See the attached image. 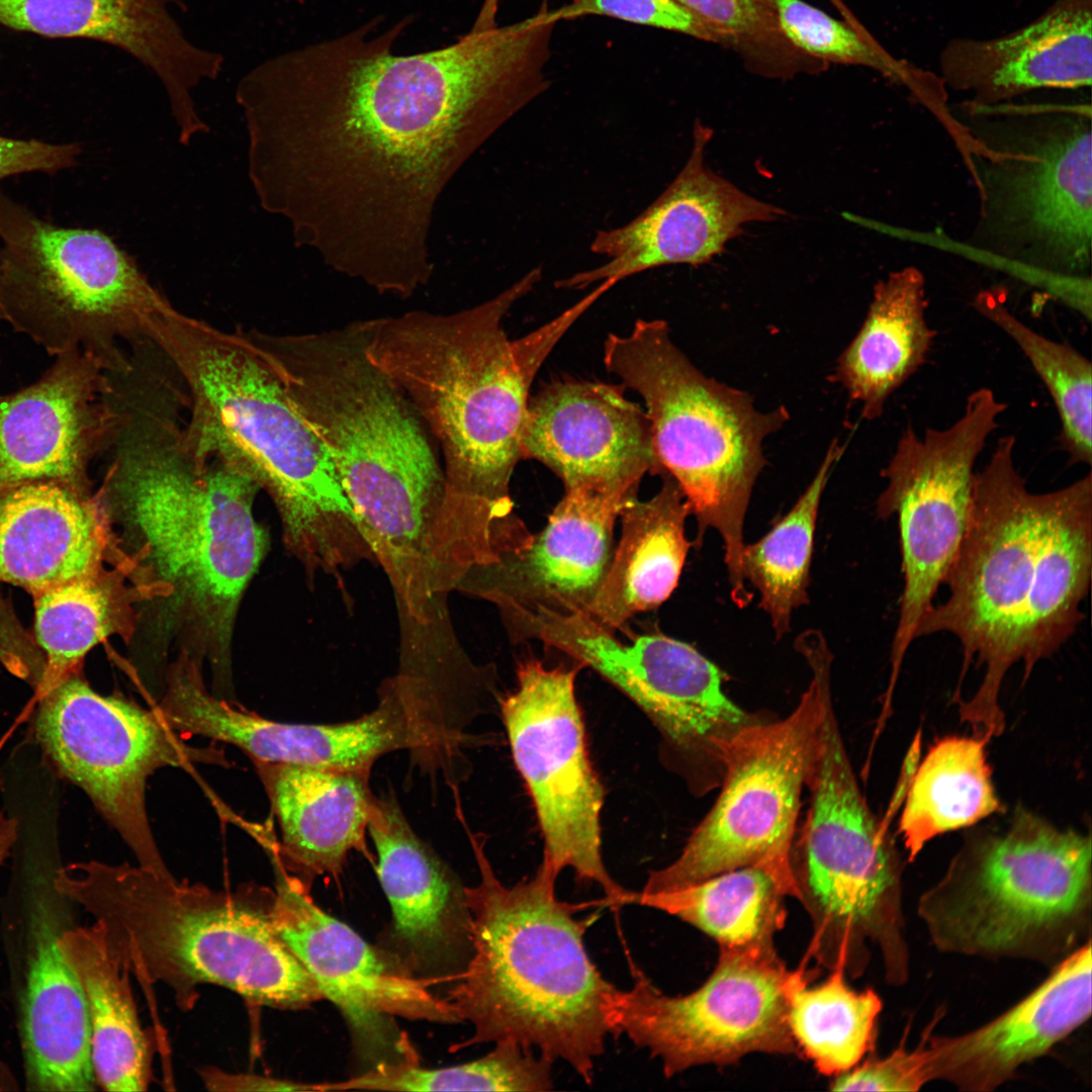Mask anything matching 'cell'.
Instances as JSON below:
<instances>
[{"label": "cell", "instance_id": "obj_28", "mask_svg": "<svg viewBox=\"0 0 1092 1092\" xmlns=\"http://www.w3.org/2000/svg\"><path fill=\"white\" fill-rule=\"evenodd\" d=\"M1091 26L1092 0H1059L1007 35L950 42L941 56L943 80L978 106L1007 103L1038 89L1089 87Z\"/></svg>", "mask_w": 1092, "mask_h": 1092}, {"label": "cell", "instance_id": "obj_21", "mask_svg": "<svg viewBox=\"0 0 1092 1092\" xmlns=\"http://www.w3.org/2000/svg\"><path fill=\"white\" fill-rule=\"evenodd\" d=\"M113 375L80 349L57 356L32 385L0 397V490L55 481L90 493L88 468L119 422Z\"/></svg>", "mask_w": 1092, "mask_h": 1092}, {"label": "cell", "instance_id": "obj_13", "mask_svg": "<svg viewBox=\"0 0 1092 1092\" xmlns=\"http://www.w3.org/2000/svg\"><path fill=\"white\" fill-rule=\"evenodd\" d=\"M806 787L810 805L790 866L811 944L830 957L895 946L904 935L902 860L860 791L831 697Z\"/></svg>", "mask_w": 1092, "mask_h": 1092}, {"label": "cell", "instance_id": "obj_12", "mask_svg": "<svg viewBox=\"0 0 1092 1092\" xmlns=\"http://www.w3.org/2000/svg\"><path fill=\"white\" fill-rule=\"evenodd\" d=\"M797 650L812 673L796 708L741 729L722 746L721 792L680 854L650 873L639 896L678 891L747 866L771 871L796 899L790 854L815 755L832 654L822 636Z\"/></svg>", "mask_w": 1092, "mask_h": 1092}, {"label": "cell", "instance_id": "obj_36", "mask_svg": "<svg viewBox=\"0 0 1092 1092\" xmlns=\"http://www.w3.org/2000/svg\"><path fill=\"white\" fill-rule=\"evenodd\" d=\"M36 639L47 661L39 691L74 672L86 653L110 636L130 641L151 601L126 558L34 595Z\"/></svg>", "mask_w": 1092, "mask_h": 1092}, {"label": "cell", "instance_id": "obj_26", "mask_svg": "<svg viewBox=\"0 0 1092 1092\" xmlns=\"http://www.w3.org/2000/svg\"><path fill=\"white\" fill-rule=\"evenodd\" d=\"M27 913L20 1032L25 1084L32 1091H93L90 1022L81 984L59 943L65 898L52 881Z\"/></svg>", "mask_w": 1092, "mask_h": 1092}, {"label": "cell", "instance_id": "obj_24", "mask_svg": "<svg viewBox=\"0 0 1092 1092\" xmlns=\"http://www.w3.org/2000/svg\"><path fill=\"white\" fill-rule=\"evenodd\" d=\"M564 489L544 529L525 548L472 568L456 588L493 603L500 613L584 612L609 567L620 512L637 495L593 486Z\"/></svg>", "mask_w": 1092, "mask_h": 1092}, {"label": "cell", "instance_id": "obj_6", "mask_svg": "<svg viewBox=\"0 0 1092 1092\" xmlns=\"http://www.w3.org/2000/svg\"><path fill=\"white\" fill-rule=\"evenodd\" d=\"M480 873L465 888L470 954L446 997L473 1036L463 1044L512 1041L562 1060L586 1082L595 1060L615 1034L618 990L590 960L585 924L575 905L558 900V876L544 863L512 887L493 872L478 838H471Z\"/></svg>", "mask_w": 1092, "mask_h": 1092}, {"label": "cell", "instance_id": "obj_34", "mask_svg": "<svg viewBox=\"0 0 1092 1092\" xmlns=\"http://www.w3.org/2000/svg\"><path fill=\"white\" fill-rule=\"evenodd\" d=\"M1092 570V475L1052 491L1039 571L1018 657L1024 681L1075 633Z\"/></svg>", "mask_w": 1092, "mask_h": 1092}, {"label": "cell", "instance_id": "obj_11", "mask_svg": "<svg viewBox=\"0 0 1092 1092\" xmlns=\"http://www.w3.org/2000/svg\"><path fill=\"white\" fill-rule=\"evenodd\" d=\"M0 320L52 355L80 349L111 374L171 302L135 260L97 229L65 228L0 190Z\"/></svg>", "mask_w": 1092, "mask_h": 1092}, {"label": "cell", "instance_id": "obj_30", "mask_svg": "<svg viewBox=\"0 0 1092 1092\" xmlns=\"http://www.w3.org/2000/svg\"><path fill=\"white\" fill-rule=\"evenodd\" d=\"M173 1L0 0V25L111 44L149 68L167 95L180 96L203 79L212 56L185 35L170 12Z\"/></svg>", "mask_w": 1092, "mask_h": 1092}, {"label": "cell", "instance_id": "obj_46", "mask_svg": "<svg viewBox=\"0 0 1092 1092\" xmlns=\"http://www.w3.org/2000/svg\"><path fill=\"white\" fill-rule=\"evenodd\" d=\"M903 1037L890 1055L868 1057L861 1064L838 1074L830 1082L832 1091H918L927 1083L919 1045L908 1050Z\"/></svg>", "mask_w": 1092, "mask_h": 1092}, {"label": "cell", "instance_id": "obj_5", "mask_svg": "<svg viewBox=\"0 0 1092 1092\" xmlns=\"http://www.w3.org/2000/svg\"><path fill=\"white\" fill-rule=\"evenodd\" d=\"M249 335L328 448L397 597L424 594L433 577L443 468L413 404L366 356L363 321L307 334Z\"/></svg>", "mask_w": 1092, "mask_h": 1092}, {"label": "cell", "instance_id": "obj_4", "mask_svg": "<svg viewBox=\"0 0 1092 1092\" xmlns=\"http://www.w3.org/2000/svg\"><path fill=\"white\" fill-rule=\"evenodd\" d=\"M146 339L185 385L187 446L270 495L306 571L339 576L370 556L328 448L247 330L222 331L170 304L150 318Z\"/></svg>", "mask_w": 1092, "mask_h": 1092}, {"label": "cell", "instance_id": "obj_14", "mask_svg": "<svg viewBox=\"0 0 1092 1092\" xmlns=\"http://www.w3.org/2000/svg\"><path fill=\"white\" fill-rule=\"evenodd\" d=\"M1016 439L1001 437L976 471L965 537L944 581L948 599L924 615L916 639L947 632L960 641L964 671L986 666L970 700L982 716L1000 711L999 692L1018 650L1039 571L1052 491L1030 492L1014 460Z\"/></svg>", "mask_w": 1092, "mask_h": 1092}, {"label": "cell", "instance_id": "obj_22", "mask_svg": "<svg viewBox=\"0 0 1092 1092\" xmlns=\"http://www.w3.org/2000/svg\"><path fill=\"white\" fill-rule=\"evenodd\" d=\"M711 136L712 129L696 121L691 155L666 189L628 223L597 232L590 251L607 261L555 286L581 289L662 266H698L722 252L743 224L784 215L783 209L744 193L706 166Z\"/></svg>", "mask_w": 1092, "mask_h": 1092}, {"label": "cell", "instance_id": "obj_1", "mask_svg": "<svg viewBox=\"0 0 1092 1092\" xmlns=\"http://www.w3.org/2000/svg\"><path fill=\"white\" fill-rule=\"evenodd\" d=\"M407 23L370 36L372 21L271 58L235 94L260 206L328 267L398 297L433 274L430 234L445 187L548 90L558 24L540 6L448 47L394 55Z\"/></svg>", "mask_w": 1092, "mask_h": 1092}, {"label": "cell", "instance_id": "obj_38", "mask_svg": "<svg viewBox=\"0 0 1092 1092\" xmlns=\"http://www.w3.org/2000/svg\"><path fill=\"white\" fill-rule=\"evenodd\" d=\"M789 888L771 871L747 866L688 888L642 897L634 904L653 907L693 925L718 946L772 943L787 919Z\"/></svg>", "mask_w": 1092, "mask_h": 1092}, {"label": "cell", "instance_id": "obj_35", "mask_svg": "<svg viewBox=\"0 0 1092 1092\" xmlns=\"http://www.w3.org/2000/svg\"><path fill=\"white\" fill-rule=\"evenodd\" d=\"M60 947L86 999L96 1083L106 1091H144L151 1054L129 985V969L98 924L66 927Z\"/></svg>", "mask_w": 1092, "mask_h": 1092}, {"label": "cell", "instance_id": "obj_43", "mask_svg": "<svg viewBox=\"0 0 1092 1092\" xmlns=\"http://www.w3.org/2000/svg\"><path fill=\"white\" fill-rule=\"evenodd\" d=\"M734 52L752 74L787 80L819 74L828 65L794 47L784 34L775 0H673Z\"/></svg>", "mask_w": 1092, "mask_h": 1092}, {"label": "cell", "instance_id": "obj_10", "mask_svg": "<svg viewBox=\"0 0 1092 1092\" xmlns=\"http://www.w3.org/2000/svg\"><path fill=\"white\" fill-rule=\"evenodd\" d=\"M604 364L644 400L659 475L682 491L697 543L708 529L721 536L731 597L744 607L751 598L741 570L745 516L766 463L762 443L789 420L788 411L760 412L745 391L702 373L662 320L639 318L629 333L610 334Z\"/></svg>", "mask_w": 1092, "mask_h": 1092}, {"label": "cell", "instance_id": "obj_7", "mask_svg": "<svg viewBox=\"0 0 1092 1092\" xmlns=\"http://www.w3.org/2000/svg\"><path fill=\"white\" fill-rule=\"evenodd\" d=\"M52 884L95 919L129 971L161 982L189 1008L201 984L230 989L252 1003L305 1008L323 999L313 979L274 932L272 891L212 890L142 866L98 860L55 872Z\"/></svg>", "mask_w": 1092, "mask_h": 1092}, {"label": "cell", "instance_id": "obj_23", "mask_svg": "<svg viewBox=\"0 0 1092 1092\" xmlns=\"http://www.w3.org/2000/svg\"><path fill=\"white\" fill-rule=\"evenodd\" d=\"M623 385L553 381L529 398L523 459H534L564 488L593 486L636 496L642 478L659 475L646 412Z\"/></svg>", "mask_w": 1092, "mask_h": 1092}, {"label": "cell", "instance_id": "obj_20", "mask_svg": "<svg viewBox=\"0 0 1092 1092\" xmlns=\"http://www.w3.org/2000/svg\"><path fill=\"white\" fill-rule=\"evenodd\" d=\"M275 878L268 904L271 926L306 969L323 998L341 1011L357 1054L373 1067L418 1063L394 1018L456 1022L452 1005L430 991L441 978H419L396 954L369 944L344 922L323 911L307 886L289 874L276 844L263 842Z\"/></svg>", "mask_w": 1092, "mask_h": 1092}, {"label": "cell", "instance_id": "obj_31", "mask_svg": "<svg viewBox=\"0 0 1092 1092\" xmlns=\"http://www.w3.org/2000/svg\"><path fill=\"white\" fill-rule=\"evenodd\" d=\"M254 763L279 825L282 862L303 877L339 874L368 833L370 770Z\"/></svg>", "mask_w": 1092, "mask_h": 1092}, {"label": "cell", "instance_id": "obj_49", "mask_svg": "<svg viewBox=\"0 0 1092 1092\" xmlns=\"http://www.w3.org/2000/svg\"><path fill=\"white\" fill-rule=\"evenodd\" d=\"M18 821L0 811V866L8 857L18 835Z\"/></svg>", "mask_w": 1092, "mask_h": 1092}, {"label": "cell", "instance_id": "obj_45", "mask_svg": "<svg viewBox=\"0 0 1092 1092\" xmlns=\"http://www.w3.org/2000/svg\"><path fill=\"white\" fill-rule=\"evenodd\" d=\"M555 12L559 21L605 16L711 42L705 27L673 0H570Z\"/></svg>", "mask_w": 1092, "mask_h": 1092}, {"label": "cell", "instance_id": "obj_18", "mask_svg": "<svg viewBox=\"0 0 1092 1092\" xmlns=\"http://www.w3.org/2000/svg\"><path fill=\"white\" fill-rule=\"evenodd\" d=\"M1007 406L990 388L974 390L949 427L928 428L923 436L907 427L882 470L887 483L876 513L883 520L897 517L904 579L891 649V689L956 560L971 516L976 461Z\"/></svg>", "mask_w": 1092, "mask_h": 1092}, {"label": "cell", "instance_id": "obj_37", "mask_svg": "<svg viewBox=\"0 0 1092 1092\" xmlns=\"http://www.w3.org/2000/svg\"><path fill=\"white\" fill-rule=\"evenodd\" d=\"M987 743L977 736L944 737L917 764L899 821L910 861L933 837L1004 812L992 782Z\"/></svg>", "mask_w": 1092, "mask_h": 1092}, {"label": "cell", "instance_id": "obj_2", "mask_svg": "<svg viewBox=\"0 0 1092 1092\" xmlns=\"http://www.w3.org/2000/svg\"><path fill=\"white\" fill-rule=\"evenodd\" d=\"M541 278V267L533 268L495 296L455 312L363 321L366 356L401 389L443 456L444 493L432 538L441 563L488 559L528 531L514 513L510 483L523 460L530 388L587 309L579 300L511 340L504 318Z\"/></svg>", "mask_w": 1092, "mask_h": 1092}, {"label": "cell", "instance_id": "obj_3", "mask_svg": "<svg viewBox=\"0 0 1092 1092\" xmlns=\"http://www.w3.org/2000/svg\"><path fill=\"white\" fill-rule=\"evenodd\" d=\"M182 398L150 373L121 384L113 456L97 495L119 548L151 590L160 631L188 635L190 653L222 665L268 538L254 514L259 485L187 446Z\"/></svg>", "mask_w": 1092, "mask_h": 1092}, {"label": "cell", "instance_id": "obj_15", "mask_svg": "<svg viewBox=\"0 0 1092 1092\" xmlns=\"http://www.w3.org/2000/svg\"><path fill=\"white\" fill-rule=\"evenodd\" d=\"M517 640L534 639L589 667L629 698L659 735V759L691 793L721 784L722 746L766 717L743 710L724 692L727 675L696 648L662 634L626 643L582 613L541 608L514 618Z\"/></svg>", "mask_w": 1092, "mask_h": 1092}, {"label": "cell", "instance_id": "obj_44", "mask_svg": "<svg viewBox=\"0 0 1092 1092\" xmlns=\"http://www.w3.org/2000/svg\"><path fill=\"white\" fill-rule=\"evenodd\" d=\"M780 26L799 51L821 62L868 67L889 76L897 65L863 27L831 17L804 0H775Z\"/></svg>", "mask_w": 1092, "mask_h": 1092}, {"label": "cell", "instance_id": "obj_25", "mask_svg": "<svg viewBox=\"0 0 1092 1092\" xmlns=\"http://www.w3.org/2000/svg\"><path fill=\"white\" fill-rule=\"evenodd\" d=\"M1091 939L1061 962L1009 1010L970 1032L926 1034L919 1043L927 1083L944 1080L964 1091H992L1024 1064L1043 1056L1091 1015Z\"/></svg>", "mask_w": 1092, "mask_h": 1092}, {"label": "cell", "instance_id": "obj_41", "mask_svg": "<svg viewBox=\"0 0 1092 1092\" xmlns=\"http://www.w3.org/2000/svg\"><path fill=\"white\" fill-rule=\"evenodd\" d=\"M974 306L1021 350L1048 389L1060 421V447L1073 464L1092 462V366L1067 343L1051 340L1016 317L991 290Z\"/></svg>", "mask_w": 1092, "mask_h": 1092}, {"label": "cell", "instance_id": "obj_32", "mask_svg": "<svg viewBox=\"0 0 1092 1092\" xmlns=\"http://www.w3.org/2000/svg\"><path fill=\"white\" fill-rule=\"evenodd\" d=\"M651 498L622 508L621 534L595 598L582 612L615 633L631 617L663 604L675 589L689 552L685 534L690 506L672 477Z\"/></svg>", "mask_w": 1092, "mask_h": 1092}, {"label": "cell", "instance_id": "obj_17", "mask_svg": "<svg viewBox=\"0 0 1092 1092\" xmlns=\"http://www.w3.org/2000/svg\"><path fill=\"white\" fill-rule=\"evenodd\" d=\"M579 664H518L514 691L500 698L512 756L533 803L543 839L542 863L557 876L570 869L595 883L614 907L634 903L603 861L601 815L605 790L588 751L575 694Z\"/></svg>", "mask_w": 1092, "mask_h": 1092}, {"label": "cell", "instance_id": "obj_27", "mask_svg": "<svg viewBox=\"0 0 1092 1092\" xmlns=\"http://www.w3.org/2000/svg\"><path fill=\"white\" fill-rule=\"evenodd\" d=\"M122 552L98 495L55 481L0 490V582L34 595L119 563Z\"/></svg>", "mask_w": 1092, "mask_h": 1092}, {"label": "cell", "instance_id": "obj_48", "mask_svg": "<svg viewBox=\"0 0 1092 1092\" xmlns=\"http://www.w3.org/2000/svg\"><path fill=\"white\" fill-rule=\"evenodd\" d=\"M200 1075L205 1087L212 1091H312V1085L253 1074H230L216 1068L203 1069Z\"/></svg>", "mask_w": 1092, "mask_h": 1092}, {"label": "cell", "instance_id": "obj_47", "mask_svg": "<svg viewBox=\"0 0 1092 1092\" xmlns=\"http://www.w3.org/2000/svg\"><path fill=\"white\" fill-rule=\"evenodd\" d=\"M79 144H50L36 139L0 134V182L24 173L56 174L77 165Z\"/></svg>", "mask_w": 1092, "mask_h": 1092}, {"label": "cell", "instance_id": "obj_39", "mask_svg": "<svg viewBox=\"0 0 1092 1092\" xmlns=\"http://www.w3.org/2000/svg\"><path fill=\"white\" fill-rule=\"evenodd\" d=\"M815 970L802 962L789 993V1026L802 1058L834 1077L855 1067L875 1049L883 1003L873 990L855 991L841 969L808 986Z\"/></svg>", "mask_w": 1092, "mask_h": 1092}, {"label": "cell", "instance_id": "obj_40", "mask_svg": "<svg viewBox=\"0 0 1092 1092\" xmlns=\"http://www.w3.org/2000/svg\"><path fill=\"white\" fill-rule=\"evenodd\" d=\"M842 449L831 444L811 483L793 508L758 541L744 546L743 578L759 593L777 639L790 631L793 612L808 604L817 516L823 490Z\"/></svg>", "mask_w": 1092, "mask_h": 1092}, {"label": "cell", "instance_id": "obj_16", "mask_svg": "<svg viewBox=\"0 0 1092 1092\" xmlns=\"http://www.w3.org/2000/svg\"><path fill=\"white\" fill-rule=\"evenodd\" d=\"M40 696L34 735L50 764L89 797L140 866L173 877L150 826L148 780L167 766H226L222 750L188 744L155 708L100 695L74 672Z\"/></svg>", "mask_w": 1092, "mask_h": 1092}, {"label": "cell", "instance_id": "obj_9", "mask_svg": "<svg viewBox=\"0 0 1092 1092\" xmlns=\"http://www.w3.org/2000/svg\"><path fill=\"white\" fill-rule=\"evenodd\" d=\"M1091 838L1018 806L972 831L918 915L941 951L1059 963L1091 938Z\"/></svg>", "mask_w": 1092, "mask_h": 1092}, {"label": "cell", "instance_id": "obj_33", "mask_svg": "<svg viewBox=\"0 0 1092 1092\" xmlns=\"http://www.w3.org/2000/svg\"><path fill=\"white\" fill-rule=\"evenodd\" d=\"M923 273L909 266L874 287L867 316L841 354L834 379L876 420L888 398L925 362L935 337L926 321Z\"/></svg>", "mask_w": 1092, "mask_h": 1092}, {"label": "cell", "instance_id": "obj_29", "mask_svg": "<svg viewBox=\"0 0 1092 1092\" xmlns=\"http://www.w3.org/2000/svg\"><path fill=\"white\" fill-rule=\"evenodd\" d=\"M368 833L401 961L410 970L437 968L470 947L465 888L419 838L394 800L375 797Z\"/></svg>", "mask_w": 1092, "mask_h": 1092}, {"label": "cell", "instance_id": "obj_19", "mask_svg": "<svg viewBox=\"0 0 1092 1092\" xmlns=\"http://www.w3.org/2000/svg\"><path fill=\"white\" fill-rule=\"evenodd\" d=\"M794 977L774 942L719 946L713 972L687 995L668 996L636 972L616 995L615 1034L648 1049L666 1077L753 1053L802 1058L788 1020Z\"/></svg>", "mask_w": 1092, "mask_h": 1092}, {"label": "cell", "instance_id": "obj_8", "mask_svg": "<svg viewBox=\"0 0 1092 1092\" xmlns=\"http://www.w3.org/2000/svg\"><path fill=\"white\" fill-rule=\"evenodd\" d=\"M975 143L967 168L978 195L970 236L917 231L914 241L1043 288L1062 301L1089 278L1092 253V126L1081 106L966 104Z\"/></svg>", "mask_w": 1092, "mask_h": 1092}, {"label": "cell", "instance_id": "obj_42", "mask_svg": "<svg viewBox=\"0 0 1092 1092\" xmlns=\"http://www.w3.org/2000/svg\"><path fill=\"white\" fill-rule=\"evenodd\" d=\"M552 1062L512 1041L477 1060L440 1069L418 1063H383L348 1080L313 1085L314 1091H547Z\"/></svg>", "mask_w": 1092, "mask_h": 1092}]
</instances>
